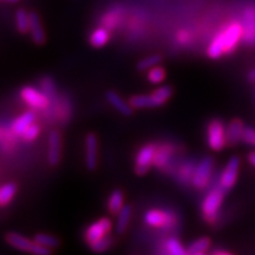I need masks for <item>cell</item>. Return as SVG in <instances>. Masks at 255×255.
<instances>
[{
	"label": "cell",
	"mask_w": 255,
	"mask_h": 255,
	"mask_svg": "<svg viewBox=\"0 0 255 255\" xmlns=\"http://www.w3.org/2000/svg\"><path fill=\"white\" fill-rule=\"evenodd\" d=\"M248 162L255 168V151L251 152V154L248 155Z\"/></svg>",
	"instance_id": "d590c367"
},
{
	"label": "cell",
	"mask_w": 255,
	"mask_h": 255,
	"mask_svg": "<svg viewBox=\"0 0 255 255\" xmlns=\"http://www.w3.org/2000/svg\"><path fill=\"white\" fill-rule=\"evenodd\" d=\"M62 157V137L59 132L53 131L49 135V148H47V161L52 167H56L59 163Z\"/></svg>",
	"instance_id": "4fadbf2b"
},
{
	"label": "cell",
	"mask_w": 255,
	"mask_h": 255,
	"mask_svg": "<svg viewBox=\"0 0 255 255\" xmlns=\"http://www.w3.org/2000/svg\"><path fill=\"white\" fill-rule=\"evenodd\" d=\"M156 146L154 144H146L139 149L135 159V171L137 175H144L149 171L151 164H154Z\"/></svg>",
	"instance_id": "9c48e42d"
},
{
	"label": "cell",
	"mask_w": 255,
	"mask_h": 255,
	"mask_svg": "<svg viewBox=\"0 0 255 255\" xmlns=\"http://www.w3.org/2000/svg\"><path fill=\"white\" fill-rule=\"evenodd\" d=\"M214 158L207 156V157L201 159V162L196 165L194 170L193 178H191V184L196 189H205L210 182L213 170H214Z\"/></svg>",
	"instance_id": "5b68a950"
},
{
	"label": "cell",
	"mask_w": 255,
	"mask_h": 255,
	"mask_svg": "<svg viewBox=\"0 0 255 255\" xmlns=\"http://www.w3.org/2000/svg\"><path fill=\"white\" fill-rule=\"evenodd\" d=\"M130 218H131V207L124 205L123 208L119 212L116 226H115L117 234H123V233L126 232L128 225H129L130 222Z\"/></svg>",
	"instance_id": "d6986e66"
},
{
	"label": "cell",
	"mask_w": 255,
	"mask_h": 255,
	"mask_svg": "<svg viewBox=\"0 0 255 255\" xmlns=\"http://www.w3.org/2000/svg\"><path fill=\"white\" fill-rule=\"evenodd\" d=\"M244 40L248 45H255V5L247 6L244 11Z\"/></svg>",
	"instance_id": "8fae6325"
},
{
	"label": "cell",
	"mask_w": 255,
	"mask_h": 255,
	"mask_svg": "<svg viewBox=\"0 0 255 255\" xmlns=\"http://www.w3.org/2000/svg\"><path fill=\"white\" fill-rule=\"evenodd\" d=\"M207 143L214 151H220L227 145L226 127L221 120H212L207 127Z\"/></svg>",
	"instance_id": "277c9868"
},
{
	"label": "cell",
	"mask_w": 255,
	"mask_h": 255,
	"mask_svg": "<svg viewBox=\"0 0 255 255\" xmlns=\"http://www.w3.org/2000/svg\"><path fill=\"white\" fill-rule=\"evenodd\" d=\"M171 146L168 144L162 145L161 148L156 149L155 152V158H154V165L157 168H163L168 164L169 158L171 156Z\"/></svg>",
	"instance_id": "603a6c76"
},
{
	"label": "cell",
	"mask_w": 255,
	"mask_h": 255,
	"mask_svg": "<svg viewBox=\"0 0 255 255\" xmlns=\"http://www.w3.org/2000/svg\"><path fill=\"white\" fill-rule=\"evenodd\" d=\"M39 127L37 126V124H31L30 127L27 128L26 130H25V132L21 135V137H23V139L25 142H32L34 141V139L37 138L38 135H39Z\"/></svg>",
	"instance_id": "1f68e13d"
},
{
	"label": "cell",
	"mask_w": 255,
	"mask_h": 255,
	"mask_svg": "<svg viewBox=\"0 0 255 255\" xmlns=\"http://www.w3.org/2000/svg\"><path fill=\"white\" fill-rule=\"evenodd\" d=\"M113 228V222L110 219L108 218H101L97 221L91 223L90 226L87 228V231L84 233V239L88 244L100 240V239L104 238L105 235H108L111 232Z\"/></svg>",
	"instance_id": "30bf717a"
},
{
	"label": "cell",
	"mask_w": 255,
	"mask_h": 255,
	"mask_svg": "<svg viewBox=\"0 0 255 255\" xmlns=\"http://www.w3.org/2000/svg\"><path fill=\"white\" fill-rule=\"evenodd\" d=\"M5 239H6V242H7L9 246H12L18 251L30 252V253L37 254V255L50 254L51 251H52L50 250V248L44 247L41 246V245L37 244L34 240L33 241L28 240L27 238H25L24 235L19 234V233H14V232L7 233Z\"/></svg>",
	"instance_id": "3957f363"
},
{
	"label": "cell",
	"mask_w": 255,
	"mask_h": 255,
	"mask_svg": "<svg viewBox=\"0 0 255 255\" xmlns=\"http://www.w3.org/2000/svg\"><path fill=\"white\" fill-rule=\"evenodd\" d=\"M20 96L25 103H26L28 107H31L32 109L44 110L46 109L50 104L49 96H47L45 92L38 91L37 89L32 87H25L21 89Z\"/></svg>",
	"instance_id": "8992f818"
},
{
	"label": "cell",
	"mask_w": 255,
	"mask_h": 255,
	"mask_svg": "<svg viewBox=\"0 0 255 255\" xmlns=\"http://www.w3.org/2000/svg\"><path fill=\"white\" fill-rule=\"evenodd\" d=\"M36 121V114L33 111H26L23 115L17 117L12 123V131H13L15 135L21 136L25 132V130L27 129L31 124L34 123Z\"/></svg>",
	"instance_id": "e0dca14e"
},
{
	"label": "cell",
	"mask_w": 255,
	"mask_h": 255,
	"mask_svg": "<svg viewBox=\"0 0 255 255\" xmlns=\"http://www.w3.org/2000/svg\"><path fill=\"white\" fill-rule=\"evenodd\" d=\"M6 1H9V2H17L19 0H6Z\"/></svg>",
	"instance_id": "74e56055"
},
{
	"label": "cell",
	"mask_w": 255,
	"mask_h": 255,
	"mask_svg": "<svg viewBox=\"0 0 255 255\" xmlns=\"http://www.w3.org/2000/svg\"><path fill=\"white\" fill-rule=\"evenodd\" d=\"M161 62H162V56L159 55L145 57L144 59H142L141 62H138V64H137V69H138L139 71H144V70H149L154 68V66H157Z\"/></svg>",
	"instance_id": "f546056e"
},
{
	"label": "cell",
	"mask_w": 255,
	"mask_h": 255,
	"mask_svg": "<svg viewBox=\"0 0 255 255\" xmlns=\"http://www.w3.org/2000/svg\"><path fill=\"white\" fill-rule=\"evenodd\" d=\"M214 254L216 255H220V254H223V255H229L231 253L229 252H226V251H215Z\"/></svg>",
	"instance_id": "8d00e7d4"
},
{
	"label": "cell",
	"mask_w": 255,
	"mask_h": 255,
	"mask_svg": "<svg viewBox=\"0 0 255 255\" xmlns=\"http://www.w3.org/2000/svg\"><path fill=\"white\" fill-rule=\"evenodd\" d=\"M33 240L36 241L37 244L41 245V246L50 248V250H55V248L59 246L58 239L53 237V235L44 234V233H39V234L34 235Z\"/></svg>",
	"instance_id": "4316f807"
},
{
	"label": "cell",
	"mask_w": 255,
	"mask_h": 255,
	"mask_svg": "<svg viewBox=\"0 0 255 255\" xmlns=\"http://www.w3.org/2000/svg\"><path fill=\"white\" fill-rule=\"evenodd\" d=\"M194 170H195V168L193 167V164H190V163L183 164L182 168H181L180 171H178V180H180L182 183L191 182V178H193V175H194Z\"/></svg>",
	"instance_id": "4dcf8cb0"
},
{
	"label": "cell",
	"mask_w": 255,
	"mask_h": 255,
	"mask_svg": "<svg viewBox=\"0 0 255 255\" xmlns=\"http://www.w3.org/2000/svg\"><path fill=\"white\" fill-rule=\"evenodd\" d=\"M15 26L20 33H27L30 31V14L24 8H19L15 12Z\"/></svg>",
	"instance_id": "cb8c5ba5"
},
{
	"label": "cell",
	"mask_w": 255,
	"mask_h": 255,
	"mask_svg": "<svg viewBox=\"0 0 255 255\" xmlns=\"http://www.w3.org/2000/svg\"><path fill=\"white\" fill-rule=\"evenodd\" d=\"M171 95H173V89L168 87V85H163V87L156 89L150 95L152 103H154V108L162 107L171 97Z\"/></svg>",
	"instance_id": "ffe728a7"
},
{
	"label": "cell",
	"mask_w": 255,
	"mask_h": 255,
	"mask_svg": "<svg viewBox=\"0 0 255 255\" xmlns=\"http://www.w3.org/2000/svg\"><path fill=\"white\" fill-rule=\"evenodd\" d=\"M244 123L241 120H233L226 128V136H227V144L235 145L239 141H242V135L245 131Z\"/></svg>",
	"instance_id": "9a60e30c"
},
{
	"label": "cell",
	"mask_w": 255,
	"mask_h": 255,
	"mask_svg": "<svg viewBox=\"0 0 255 255\" xmlns=\"http://www.w3.org/2000/svg\"><path fill=\"white\" fill-rule=\"evenodd\" d=\"M210 246V240L208 238H200L190 242L187 247L188 254L191 255H201L205 254Z\"/></svg>",
	"instance_id": "7402d4cb"
},
{
	"label": "cell",
	"mask_w": 255,
	"mask_h": 255,
	"mask_svg": "<svg viewBox=\"0 0 255 255\" xmlns=\"http://www.w3.org/2000/svg\"><path fill=\"white\" fill-rule=\"evenodd\" d=\"M244 39V26L240 21H232L226 25L210 41L207 53L212 59H219L223 55H231Z\"/></svg>",
	"instance_id": "6da1fadb"
},
{
	"label": "cell",
	"mask_w": 255,
	"mask_h": 255,
	"mask_svg": "<svg viewBox=\"0 0 255 255\" xmlns=\"http://www.w3.org/2000/svg\"><path fill=\"white\" fill-rule=\"evenodd\" d=\"M144 222L150 227L171 228L176 225V218L167 212L150 209L144 214Z\"/></svg>",
	"instance_id": "ba28073f"
},
{
	"label": "cell",
	"mask_w": 255,
	"mask_h": 255,
	"mask_svg": "<svg viewBox=\"0 0 255 255\" xmlns=\"http://www.w3.org/2000/svg\"><path fill=\"white\" fill-rule=\"evenodd\" d=\"M148 81L152 83V84H161L165 79V71L163 68L159 66H154V68L148 70Z\"/></svg>",
	"instance_id": "f1b7e54d"
},
{
	"label": "cell",
	"mask_w": 255,
	"mask_h": 255,
	"mask_svg": "<svg viewBox=\"0 0 255 255\" xmlns=\"http://www.w3.org/2000/svg\"><path fill=\"white\" fill-rule=\"evenodd\" d=\"M30 33L32 40L37 44V45H43L46 40L45 32L44 27L41 25L40 18L36 12H30Z\"/></svg>",
	"instance_id": "5bb4252c"
},
{
	"label": "cell",
	"mask_w": 255,
	"mask_h": 255,
	"mask_svg": "<svg viewBox=\"0 0 255 255\" xmlns=\"http://www.w3.org/2000/svg\"><path fill=\"white\" fill-rule=\"evenodd\" d=\"M17 193V186L14 183H6L0 187V207L7 206Z\"/></svg>",
	"instance_id": "d4e9b609"
},
{
	"label": "cell",
	"mask_w": 255,
	"mask_h": 255,
	"mask_svg": "<svg viewBox=\"0 0 255 255\" xmlns=\"http://www.w3.org/2000/svg\"><path fill=\"white\" fill-rule=\"evenodd\" d=\"M239 169H240V159L237 156H233L229 159L228 163L223 168L221 175H220V186L226 191L231 190L235 186L239 176Z\"/></svg>",
	"instance_id": "52a82bcc"
},
{
	"label": "cell",
	"mask_w": 255,
	"mask_h": 255,
	"mask_svg": "<svg viewBox=\"0 0 255 255\" xmlns=\"http://www.w3.org/2000/svg\"><path fill=\"white\" fill-rule=\"evenodd\" d=\"M124 206V194L122 190L116 189L110 194L108 200V209L111 214H119V212Z\"/></svg>",
	"instance_id": "44dd1931"
},
{
	"label": "cell",
	"mask_w": 255,
	"mask_h": 255,
	"mask_svg": "<svg viewBox=\"0 0 255 255\" xmlns=\"http://www.w3.org/2000/svg\"><path fill=\"white\" fill-rule=\"evenodd\" d=\"M41 89H43V92L49 96H55L56 95V85L53 79L51 77H44L40 82Z\"/></svg>",
	"instance_id": "d6a6232c"
},
{
	"label": "cell",
	"mask_w": 255,
	"mask_h": 255,
	"mask_svg": "<svg viewBox=\"0 0 255 255\" xmlns=\"http://www.w3.org/2000/svg\"><path fill=\"white\" fill-rule=\"evenodd\" d=\"M242 141L247 143V144L255 146V129H253V128H245Z\"/></svg>",
	"instance_id": "836d02e7"
},
{
	"label": "cell",
	"mask_w": 255,
	"mask_h": 255,
	"mask_svg": "<svg viewBox=\"0 0 255 255\" xmlns=\"http://www.w3.org/2000/svg\"><path fill=\"white\" fill-rule=\"evenodd\" d=\"M110 39L109 32L105 27H98L92 32L90 34V38H89V41H90L91 46L96 47V49H100V47H103L107 45V43Z\"/></svg>",
	"instance_id": "ac0fdd59"
},
{
	"label": "cell",
	"mask_w": 255,
	"mask_h": 255,
	"mask_svg": "<svg viewBox=\"0 0 255 255\" xmlns=\"http://www.w3.org/2000/svg\"><path fill=\"white\" fill-rule=\"evenodd\" d=\"M98 159V139L95 133H88L85 137V165L89 170H95Z\"/></svg>",
	"instance_id": "7c38bea8"
},
{
	"label": "cell",
	"mask_w": 255,
	"mask_h": 255,
	"mask_svg": "<svg viewBox=\"0 0 255 255\" xmlns=\"http://www.w3.org/2000/svg\"><path fill=\"white\" fill-rule=\"evenodd\" d=\"M226 190L220 186L213 187L208 191L202 205H201V213H202L203 220L208 223H214L218 220L220 208L223 202Z\"/></svg>",
	"instance_id": "7a4b0ae2"
},
{
	"label": "cell",
	"mask_w": 255,
	"mask_h": 255,
	"mask_svg": "<svg viewBox=\"0 0 255 255\" xmlns=\"http://www.w3.org/2000/svg\"><path fill=\"white\" fill-rule=\"evenodd\" d=\"M113 244H114V239L108 234L105 235L104 238L100 239V240L89 244V247H90L91 251L96 252V253H102V252L109 250V248L113 246Z\"/></svg>",
	"instance_id": "83f0119b"
},
{
	"label": "cell",
	"mask_w": 255,
	"mask_h": 255,
	"mask_svg": "<svg viewBox=\"0 0 255 255\" xmlns=\"http://www.w3.org/2000/svg\"><path fill=\"white\" fill-rule=\"evenodd\" d=\"M247 78L251 83H255V68H253L250 72H248Z\"/></svg>",
	"instance_id": "e575fe53"
},
{
	"label": "cell",
	"mask_w": 255,
	"mask_h": 255,
	"mask_svg": "<svg viewBox=\"0 0 255 255\" xmlns=\"http://www.w3.org/2000/svg\"><path fill=\"white\" fill-rule=\"evenodd\" d=\"M105 97H107V101L109 102L120 114L124 115V116H130V115H132L133 108L130 105L129 102L122 100V97H121L117 92L108 91Z\"/></svg>",
	"instance_id": "2e32d148"
},
{
	"label": "cell",
	"mask_w": 255,
	"mask_h": 255,
	"mask_svg": "<svg viewBox=\"0 0 255 255\" xmlns=\"http://www.w3.org/2000/svg\"><path fill=\"white\" fill-rule=\"evenodd\" d=\"M164 248L165 252L169 254L173 255H186L188 252L180 240H177L176 238H169L164 242Z\"/></svg>",
	"instance_id": "484cf974"
}]
</instances>
